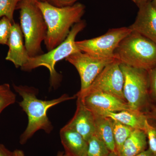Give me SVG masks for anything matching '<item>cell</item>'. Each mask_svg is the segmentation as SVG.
Instances as JSON below:
<instances>
[{"label":"cell","instance_id":"6da1fadb","mask_svg":"<svg viewBox=\"0 0 156 156\" xmlns=\"http://www.w3.org/2000/svg\"><path fill=\"white\" fill-rule=\"evenodd\" d=\"M13 86L15 92L22 97V100L19 105L28 118L27 126L20 137L21 144L26 143L40 130H43L47 134L51 133L53 127L47 115L48 110L62 102L76 98L75 95L69 96L64 94L52 100H41L37 97L38 90L34 87L15 84Z\"/></svg>","mask_w":156,"mask_h":156},{"label":"cell","instance_id":"7a4b0ae2","mask_svg":"<svg viewBox=\"0 0 156 156\" xmlns=\"http://www.w3.org/2000/svg\"><path fill=\"white\" fill-rule=\"evenodd\" d=\"M48 28L44 44L48 51L62 43L72 27L80 22L85 11V6L80 3L72 5L58 7L47 1L37 2Z\"/></svg>","mask_w":156,"mask_h":156},{"label":"cell","instance_id":"3957f363","mask_svg":"<svg viewBox=\"0 0 156 156\" xmlns=\"http://www.w3.org/2000/svg\"><path fill=\"white\" fill-rule=\"evenodd\" d=\"M114 57L121 63L148 71L156 66V44L132 31L120 42Z\"/></svg>","mask_w":156,"mask_h":156},{"label":"cell","instance_id":"277c9868","mask_svg":"<svg viewBox=\"0 0 156 156\" xmlns=\"http://www.w3.org/2000/svg\"><path fill=\"white\" fill-rule=\"evenodd\" d=\"M86 26V22L84 20L76 23L64 41L48 53L30 57L21 69L24 71H30L41 66L47 68L50 72L51 87L56 88L60 83L61 76L56 72L55 66L60 60L81 51L76 45V38Z\"/></svg>","mask_w":156,"mask_h":156},{"label":"cell","instance_id":"5b68a950","mask_svg":"<svg viewBox=\"0 0 156 156\" xmlns=\"http://www.w3.org/2000/svg\"><path fill=\"white\" fill-rule=\"evenodd\" d=\"M20 13V27L25 39L29 56L35 57L44 54L41 44L47 36V24L36 3L21 1L17 6Z\"/></svg>","mask_w":156,"mask_h":156},{"label":"cell","instance_id":"8992f818","mask_svg":"<svg viewBox=\"0 0 156 156\" xmlns=\"http://www.w3.org/2000/svg\"><path fill=\"white\" fill-rule=\"evenodd\" d=\"M124 75L123 95L130 109L147 113L152 105L149 95L148 72L121 63Z\"/></svg>","mask_w":156,"mask_h":156},{"label":"cell","instance_id":"52a82bcc","mask_svg":"<svg viewBox=\"0 0 156 156\" xmlns=\"http://www.w3.org/2000/svg\"><path fill=\"white\" fill-rule=\"evenodd\" d=\"M132 31L129 27L110 29L101 36L76 42L81 52L100 58H114L120 42Z\"/></svg>","mask_w":156,"mask_h":156},{"label":"cell","instance_id":"ba28073f","mask_svg":"<svg viewBox=\"0 0 156 156\" xmlns=\"http://www.w3.org/2000/svg\"><path fill=\"white\" fill-rule=\"evenodd\" d=\"M120 64L119 62L115 59L102 70L86 90L82 92H78L75 95L101 92L113 95L126 101L123 92L124 75Z\"/></svg>","mask_w":156,"mask_h":156},{"label":"cell","instance_id":"9c48e42d","mask_svg":"<svg viewBox=\"0 0 156 156\" xmlns=\"http://www.w3.org/2000/svg\"><path fill=\"white\" fill-rule=\"evenodd\" d=\"M78 71L81 80L79 92L86 90L107 66L115 60L114 58H100L83 52H78L66 58Z\"/></svg>","mask_w":156,"mask_h":156},{"label":"cell","instance_id":"30bf717a","mask_svg":"<svg viewBox=\"0 0 156 156\" xmlns=\"http://www.w3.org/2000/svg\"><path fill=\"white\" fill-rule=\"evenodd\" d=\"M75 96L76 98L80 99L86 107L97 115H101L107 112L130 109L125 101L104 92H94Z\"/></svg>","mask_w":156,"mask_h":156},{"label":"cell","instance_id":"8fae6325","mask_svg":"<svg viewBox=\"0 0 156 156\" xmlns=\"http://www.w3.org/2000/svg\"><path fill=\"white\" fill-rule=\"evenodd\" d=\"M65 126L77 131L88 142L95 135V115L84 105L80 99L77 98L75 113Z\"/></svg>","mask_w":156,"mask_h":156},{"label":"cell","instance_id":"7c38bea8","mask_svg":"<svg viewBox=\"0 0 156 156\" xmlns=\"http://www.w3.org/2000/svg\"><path fill=\"white\" fill-rule=\"evenodd\" d=\"M138 8L135 21L129 27L131 30L140 34L156 44V10L151 2Z\"/></svg>","mask_w":156,"mask_h":156},{"label":"cell","instance_id":"4fadbf2b","mask_svg":"<svg viewBox=\"0 0 156 156\" xmlns=\"http://www.w3.org/2000/svg\"><path fill=\"white\" fill-rule=\"evenodd\" d=\"M8 46L9 50L6 60L12 62L17 68L22 67L30 57L23 43V34L18 23H12Z\"/></svg>","mask_w":156,"mask_h":156},{"label":"cell","instance_id":"5bb4252c","mask_svg":"<svg viewBox=\"0 0 156 156\" xmlns=\"http://www.w3.org/2000/svg\"><path fill=\"white\" fill-rule=\"evenodd\" d=\"M65 154L68 156H87L88 142L73 129L65 126L59 132Z\"/></svg>","mask_w":156,"mask_h":156},{"label":"cell","instance_id":"9a60e30c","mask_svg":"<svg viewBox=\"0 0 156 156\" xmlns=\"http://www.w3.org/2000/svg\"><path fill=\"white\" fill-rule=\"evenodd\" d=\"M99 116L108 117L133 129L144 131L148 118L147 113L131 109L119 112H107Z\"/></svg>","mask_w":156,"mask_h":156},{"label":"cell","instance_id":"2e32d148","mask_svg":"<svg viewBox=\"0 0 156 156\" xmlns=\"http://www.w3.org/2000/svg\"><path fill=\"white\" fill-rule=\"evenodd\" d=\"M148 142L145 131L134 129L124 143L119 156H135L147 148Z\"/></svg>","mask_w":156,"mask_h":156},{"label":"cell","instance_id":"e0dca14e","mask_svg":"<svg viewBox=\"0 0 156 156\" xmlns=\"http://www.w3.org/2000/svg\"><path fill=\"white\" fill-rule=\"evenodd\" d=\"M95 135L107 147L111 152L117 154L113 130L112 119L95 115Z\"/></svg>","mask_w":156,"mask_h":156},{"label":"cell","instance_id":"ac0fdd59","mask_svg":"<svg viewBox=\"0 0 156 156\" xmlns=\"http://www.w3.org/2000/svg\"><path fill=\"white\" fill-rule=\"evenodd\" d=\"M113 130L117 154H119L124 143L134 129L112 120Z\"/></svg>","mask_w":156,"mask_h":156},{"label":"cell","instance_id":"d6986e66","mask_svg":"<svg viewBox=\"0 0 156 156\" xmlns=\"http://www.w3.org/2000/svg\"><path fill=\"white\" fill-rule=\"evenodd\" d=\"M87 156H109L111 152L99 138L94 135L88 141Z\"/></svg>","mask_w":156,"mask_h":156},{"label":"cell","instance_id":"ffe728a7","mask_svg":"<svg viewBox=\"0 0 156 156\" xmlns=\"http://www.w3.org/2000/svg\"><path fill=\"white\" fill-rule=\"evenodd\" d=\"M148 118L144 131L147 138L148 148L153 156H156V117L147 114Z\"/></svg>","mask_w":156,"mask_h":156},{"label":"cell","instance_id":"44dd1931","mask_svg":"<svg viewBox=\"0 0 156 156\" xmlns=\"http://www.w3.org/2000/svg\"><path fill=\"white\" fill-rule=\"evenodd\" d=\"M16 99V95L12 92L9 84H2L0 88V114L6 108L14 104Z\"/></svg>","mask_w":156,"mask_h":156},{"label":"cell","instance_id":"7402d4cb","mask_svg":"<svg viewBox=\"0 0 156 156\" xmlns=\"http://www.w3.org/2000/svg\"><path fill=\"white\" fill-rule=\"evenodd\" d=\"M21 0H0V19L5 17L12 23L14 22V12Z\"/></svg>","mask_w":156,"mask_h":156},{"label":"cell","instance_id":"603a6c76","mask_svg":"<svg viewBox=\"0 0 156 156\" xmlns=\"http://www.w3.org/2000/svg\"><path fill=\"white\" fill-rule=\"evenodd\" d=\"M12 23L5 17L0 19V44L8 45Z\"/></svg>","mask_w":156,"mask_h":156},{"label":"cell","instance_id":"cb8c5ba5","mask_svg":"<svg viewBox=\"0 0 156 156\" xmlns=\"http://www.w3.org/2000/svg\"><path fill=\"white\" fill-rule=\"evenodd\" d=\"M149 95L152 103H156V66L149 70Z\"/></svg>","mask_w":156,"mask_h":156},{"label":"cell","instance_id":"d4e9b609","mask_svg":"<svg viewBox=\"0 0 156 156\" xmlns=\"http://www.w3.org/2000/svg\"><path fill=\"white\" fill-rule=\"evenodd\" d=\"M78 0H48L47 2L56 7H62L72 5Z\"/></svg>","mask_w":156,"mask_h":156},{"label":"cell","instance_id":"484cf974","mask_svg":"<svg viewBox=\"0 0 156 156\" xmlns=\"http://www.w3.org/2000/svg\"><path fill=\"white\" fill-rule=\"evenodd\" d=\"M12 152L2 144H0V156H11Z\"/></svg>","mask_w":156,"mask_h":156},{"label":"cell","instance_id":"4316f807","mask_svg":"<svg viewBox=\"0 0 156 156\" xmlns=\"http://www.w3.org/2000/svg\"><path fill=\"white\" fill-rule=\"evenodd\" d=\"M132 1L137 7H139L146 3L151 2L152 0H132Z\"/></svg>","mask_w":156,"mask_h":156},{"label":"cell","instance_id":"83f0119b","mask_svg":"<svg viewBox=\"0 0 156 156\" xmlns=\"http://www.w3.org/2000/svg\"><path fill=\"white\" fill-rule=\"evenodd\" d=\"M147 113L153 116L156 117V103L153 104L151 106L149 111Z\"/></svg>","mask_w":156,"mask_h":156},{"label":"cell","instance_id":"f1b7e54d","mask_svg":"<svg viewBox=\"0 0 156 156\" xmlns=\"http://www.w3.org/2000/svg\"><path fill=\"white\" fill-rule=\"evenodd\" d=\"M135 156H153L150 150L147 148L146 150L141 152Z\"/></svg>","mask_w":156,"mask_h":156},{"label":"cell","instance_id":"f546056e","mask_svg":"<svg viewBox=\"0 0 156 156\" xmlns=\"http://www.w3.org/2000/svg\"><path fill=\"white\" fill-rule=\"evenodd\" d=\"M11 156H25L23 151L19 149H16L12 152Z\"/></svg>","mask_w":156,"mask_h":156},{"label":"cell","instance_id":"4dcf8cb0","mask_svg":"<svg viewBox=\"0 0 156 156\" xmlns=\"http://www.w3.org/2000/svg\"><path fill=\"white\" fill-rule=\"evenodd\" d=\"M56 156H68L66 154H65L64 152L58 151L57 153Z\"/></svg>","mask_w":156,"mask_h":156},{"label":"cell","instance_id":"1f68e13d","mask_svg":"<svg viewBox=\"0 0 156 156\" xmlns=\"http://www.w3.org/2000/svg\"><path fill=\"white\" fill-rule=\"evenodd\" d=\"M21 1H27L28 2H33L36 3L37 2H41V1H47L48 0H21Z\"/></svg>","mask_w":156,"mask_h":156},{"label":"cell","instance_id":"d6a6232c","mask_svg":"<svg viewBox=\"0 0 156 156\" xmlns=\"http://www.w3.org/2000/svg\"><path fill=\"white\" fill-rule=\"evenodd\" d=\"M151 3L154 8V9H155L156 10V0H152Z\"/></svg>","mask_w":156,"mask_h":156},{"label":"cell","instance_id":"836d02e7","mask_svg":"<svg viewBox=\"0 0 156 156\" xmlns=\"http://www.w3.org/2000/svg\"><path fill=\"white\" fill-rule=\"evenodd\" d=\"M109 156H119L118 154H117L114 153L113 152H111V154H110Z\"/></svg>","mask_w":156,"mask_h":156},{"label":"cell","instance_id":"e575fe53","mask_svg":"<svg viewBox=\"0 0 156 156\" xmlns=\"http://www.w3.org/2000/svg\"><path fill=\"white\" fill-rule=\"evenodd\" d=\"M2 85H0V88H1V87H2Z\"/></svg>","mask_w":156,"mask_h":156}]
</instances>
